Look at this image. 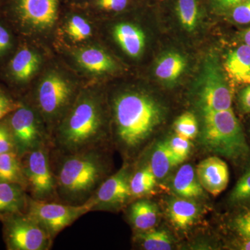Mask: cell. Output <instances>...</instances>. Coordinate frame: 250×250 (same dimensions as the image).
Returning <instances> with one entry per match:
<instances>
[{
	"label": "cell",
	"mask_w": 250,
	"mask_h": 250,
	"mask_svg": "<svg viewBox=\"0 0 250 250\" xmlns=\"http://www.w3.org/2000/svg\"><path fill=\"white\" fill-rule=\"evenodd\" d=\"M25 212L54 240L62 230L90 213V210L86 204L71 205L59 201H41L29 197Z\"/></svg>",
	"instance_id": "11"
},
{
	"label": "cell",
	"mask_w": 250,
	"mask_h": 250,
	"mask_svg": "<svg viewBox=\"0 0 250 250\" xmlns=\"http://www.w3.org/2000/svg\"><path fill=\"white\" fill-rule=\"evenodd\" d=\"M233 227L242 237L250 238V210L238 215L233 220Z\"/></svg>",
	"instance_id": "38"
},
{
	"label": "cell",
	"mask_w": 250,
	"mask_h": 250,
	"mask_svg": "<svg viewBox=\"0 0 250 250\" xmlns=\"http://www.w3.org/2000/svg\"><path fill=\"white\" fill-rule=\"evenodd\" d=\"M229 14L230 19L233 22L239 24H248L250 23V0L237 5L230 9Z\"/></svg>",
	"instance_id": "35"
},
{
	"label": "cell",
	"mask_w": 250,
	"mask_h": 250,
	"mask_svg": "<svg viewBox=\"0 0 250 250\" xmlns=\"http://www.w3.org/2000/svg\"><path fill=\"white\" fill-rule=\"evenodd\" d=\"M16 48V38L12 28L0 18V62H6Z\"/></svg>",
	"instance_id": "30"
},
{
	"label": "cell",
	"mask_w": 250,
	"mask_h": 250,
	"mask_svg": "<svg viewBox=\"0 0 250 250\" xmlns=\"http://www.w3.org/2000/svg\"><path fill=\"white\" fill-rule=\"evenodd\" d=\"M40 74L27 99L42 117L51 136L83 84L57 65L47 67Z\"/></svg>",
	"instance_id": "4"
},
{
	"label": "cell",
	"mask_w": 250,
	"mask_h": 250,
	"mask_svg": "<svg viewBox=\"0 0 250 250\" xmlns=\"http://www.w3.org/2000/svg\"><path fill=\"white\" fill-rule=\"evenodd\" d=\"M224 69L233 83L250 85V46L244 44L231 51L224 62Z\"/></svg>",
	"instance_id": "18"
},
{
	"label": "cell",
	"mask_w": 250,
	"mask_h": 250,
	"mask_svg": "<svg viewBox=\"0 0 250 250\" xmlns=\"http://www.w3.org/2000/svg\"><path fill=\"white\" fill-rule=\"evenodd\" d=\"M111 143L107 100L95 82L83 85L51 134V149L70 154Z\"/></svg>",
	"instance_id": "1"
},
{
	"label": "cell",
	"mask_w": 250,
	"mask_h": 250,
	"mask_svg": "<svg viewBox=\"0 0 250 250\" xmlns=\"http://www.w3.org/2000/svg\"><path fill=\"white\" fill-rule=\"evenodd\" d=\"M154 1H156V2L164 3L166 2V1H167V0H154Z\"/></svg>",
	"instance_id": "43"
},
{
	"label": "cell",
	"mask_w": 250,
	"mask_h": 250,
	"mask_svg": "<svg viewBox=\"0 0 250 250\" xmlns=\"http://www.w3.org/2000/svg\"><path fill=\"white\" fill-rule=\"evenodd\" d=\"M139 0H93L82 7L84 8L94 18L104 15L123 14L135 7Z\"/></svg>",
	"instance_id": "29"
},
{
	"label": "cell",
	"mask_w": 250,
	"mask_h": 250,
	"mask_svg": "<svg viewBox=\"0 0 250 250\" xmlns=\"http://www.w3.org/2000/svg\"><path fill=\"white\" fill-rule=\"evenodd\" d=\"M22 100L15 98L9 91L0 86V121L19 107Z\"/></svg>",
	"instance_id": "34"
},
{
	"label": "cell",
	"mask_w": 250,
	"mask_h": 250,
	"mask_svg": "<svg viewBox=\"0 0 250 250\" xmlns=\"http://www.w3.org/2000/svg\"><path fill=\"white\" fill-rule=\"evenodd\" d=\"M133 169L130 179V188L133 200L145 198L153 192L157 179L153 173L149 164L138 166Z\"/></svg>",
	"instance_id": "27"
},
{
	"label": "cell",
	"mask_w": 250,
	"mask_h": 250,
	"mask_svg": "<svg viewBox=\"0 0 250 250\" xmlns=\"http://www.w3.org/2000/svg\"><path fill=\"white\" fill-rule=\"evenodd\" d=\"M172 6L182 27L188 31L195 30L201 15V0H173Z\"/></svg>",
	"instance_id": "28"
},
{
	"label": "cell",
	"mask_w": 250,
	"mask_h": 250,
	"mask_svg": "<svg viewBox=\"0 0 250 250\" xmlns=\"http://www.w3.org/2000/svg\"><path fill=\"white\" fill-rule=\"evenodd\" d=\"M247 0H208L210 10L218 14H226L230 9Z\"/></svg>",
	"instance_id": "37"
},
{
	"label": "cell",
	"mask_w": 250,
	"mask_h": 250,
	"mask_svg": "<svg viewBox=\"0 0 250 250\" xmlns=\"http://www.w3.org/2000/svg\"><path fill=\"white\" fill-rule=\"evenodd\" d=\"M133 167L125 161L116 173L108 176L86 202L90 212H117L133 201L130 179Z\"/></svg>",
	"instance_id": "12"
},
{
	"label": "cell",
	"mask_w": 250,
	"mask_h": 250,
	"mask_svg": "<svg viewBox=\"0 0 250 250\" xmlns=\"http://www.w3.org/2000/svg\"><path fill=\"white\" fill-rule=\"evenodd\" d=\"M127 218L136 231L151 229L159 220L157 206L147 199H136L128 205Z\"/></svg>",
	"instance_id": "19"
},
{
	"label": "cell",
	"mask_w": 250,
	"mask_h": 250,
	"mask_svg": "<svg viewBox=\"0 0 250 250\" xmlns=\"http://www.w3.org/2000/svg\"><path fill=\"white\" fill-rule=\"evenodd\" d=\"M5 1H6V0H0V6L3 4V3H4Z\"/></svg>",
	"instance_id": "44"
},
{
	"label": "cell",
	"mask_w": 250,
	"mask_h": 250,
	"mask_svg": "<svg viewBox=\"0 0 250 250\" xmlns=\"http://www.w3.org/2000/svg\"><path fill=\"white\" fill-rule=\"evenodd\" d=\"M20 157L42 146H50L51 136L37 110L29 100L22 99L19 107L4 118Z\"/></svg>",
	"instance_id": "7"
},
{
	"label": "cell",
	"mask_w": 250,
	"mask_h": 250,
	"mask_svg": "<svg viewBox=\"0 0 250 250\" xmlns=\"http://www.w3.org/2000/svg\"><path fill=\"white\" fill-rule=\"evenodd\" d=\"M50 146H42L21 158L26 190L31 198L58 201L55 177L50 160Z\"/></svg>",
	"instance_id": "8"
},
{
	"label": "cell",
	"mask_w": 250,
	"mask_h": 250,
	"mask_svg": "<svg viewBox=\"0 0 250 250\" xmlns=\"http://www.w3.org/2000/svg\"><path fill=\"white\" fill-rule=\"evenodd\" d=\"M196 173L202 188L213 196H218L228 187L229 171L226 163L218 156H210L197 166Z\"/></svg>",
	"instance_id": "17"
},
{
	"label": "cell",
	"mask_w": 250,
	"mask_h": 250,
	"mask_svg": "<svg viewBox=\"0 0 250 250\" xmlns=\"http://www.w3.org/2000/svg\"><path fill=\"white\" fill-rule=\"evenodd\" d=\"M167 143L179 164L183 163L191 151L192 144L190 140L176 134L170 139L167 140Z\"/></svg>",
	"instance_id": "33"
},
{
	"label": "cell",
	"mask_w": 250,
	"mask_h": 250,
	"mask_svg": "<svg viewBox=\"0 0 250 250\" xmlns=\"http://www.w3.org/2000/svg\"><path fill=\"white\" fill-rule=\"evenodd\" d=\"M229 199L232 203H241L250 200V167L238 179Z\"/></svg>",
	"instance_id": "32"
},
{
	"label": "cell",
	"mask_w": 250,
	"mask_h": 250,
	"mask_svg": "<svg viewBox=\"0 0 250 250\" xmlns=\"http://www.w3.org/2000/svg\"><path fill=\"white\" fill-rule=\"evenodd\" d=\"M106 100L111 142L128 162L162 123L164 108L149 94L135 88L120 90Z\"/></svg>",
	"instance_id": "2"
},
{
	"label": "cell",
	"mask_w": 250,
	"mask_h": 250,
	"mask_svg": "<svg viewBox=\"0 0 250 250\" xmlns=\"http://www.w3.org/2000/svg\"><path fill=\"white\" fill-rule=\"evenodd\" d=\"M0 182L19 184L26 189L27 184L23 172L22 161L17 153L10 152L0 154Z\"/></svg>",
	"instance_id": "25"
},
{
	"label": "cell",
	"mask_w": 250,
	"mask_h": 250,
	"mask_svg": "<svg viewBox=\"0 0 250 250\" xmlns=\"http://www.w3.org/2000/svg\"><path fill=\"white\" fill-rule=\"evenodd\" d=\"M239 105L242 111L250 113V85L246 87L239 95Z\"/></svg>",
	"instance_id": "39"
},
{
	"label": "cell",
	"mask_w": 250,
	"mask_h": 250,
	"mask_svg": "<svg viewBox=\"0 0 250 250\" xmlns=\"http://www.w3.org/2000/svg\"><path fill=\"white\" fill-rule=\"evenodd\" d=\"M243 40L245 44L250 46V28L243 33Z\"/></svg>",
	"instance_id": "42"
},
{
	"label": "cell",
	"mask_w": 250,
	"mask_h": 250,
	"mask_svg": "<svg viewBox=\"0 0 250 250\" xmlns=\"http://www.w3.org/2000/svg\"><path fill=\"white\" fill-rule=\"evenodd\" d=\"M134 242L136 246L146 250H169L173 246V238L168 231L154 228L144 231H136Z\"/></svg>",
	"instance_id": "26"
},
{
	"label": "cell",
	"mask_w": 250,
	"mask_h": 250,
	"mask_svg": "<svg viewBox=\"0 0 250 250\" xmlns=\"http://www.w3.org/2000/svg\"><path fill=\"white\" fill-rule=\"evenodd\" d=\"M174 129L176 134L192 140L198 134V123L192 113L187 112L177 118L174 123Z\"/></svg>",
	"instance_id": "31"
},
{
	"label": "cell",
	"mask_w": 250,
	"mask_h": 250,
	"mask_svg": "<svg viewBox=\"0 0 250 250\" xmlns=\"http://www.w3.org/2000/svg\"><path fill=\"white\" fill-rule=\"evenodd\" d=\"M29 198L27 190L22 186L0 182V218L25 212Z\"/></svg>",
	"instance_id": "21"
},
{
	"label": "cell",
	"mask_w": 250,
	"mask_h": 250,
	"mask_svg": "<svg viewBox=\"0 0 250 250\" xmlns=\"http://www.w3.org/2000/svg\"><path fill=\"white\" fill-rule=\"evenodd\" d=\"M15 152L14 140L5 119L0 121V154Z\"/></svg>",
	"instance_id": "36"
},
{
	"label": "cell",
	"mask_w": 250,
	"mask_h": 250,
	"mask_svg": "<svg viewBox=\"0 0 250 250\" xmlns=\"http://www.w3.org/2000/svg\"><path fill=\"white\" fill-rule=\"evenodd\" d=\"M187 64V60L182 54L174 52H167L158 59L154 73L162 82L172 83L183 74Z\"/></svg>",
	"instance_id": "23"
},
{
	"label": "cell",
	"mask_w": 250,
	"mask_h": 250,
	"mask_svg": "<svg viewBox=\"0 0 250 250\" xmlns=\"http://www.w3.org/2000/svg\"><path fill=\"white\" fill-rule=\"evenodd\" d=\"M59 22L62 37L75 47L91 42L95 36V18L82 6L66 3Z\"/></svg>",
	"instance_id": "15"
},
{
	"label": "cell",
	"mask_w": 250,
	"mask_h": 250,
	"mask_svg": "<svg viewBox=\"0 0 250 250\" xmlns=\"http://www.w3.org/2000/svg\"><path fill=\"white\" fill-rule=\"evenodd\" d=\"M196 90L197 103L201 111L231 108V89L215 54H208L205 59Z\"/></svg>",
	"instance_id": "9"
},
{
	"label": "cell",
	"mask_w": 250,
	"mask_h": 250,
	"mask_svg": "<svg viewBox=\"0 0 250 250\" xmlns=\"http://www.w3.org/2000/svg\"><path fill=\"white\" fill-rule=\"evenodd\" d=\"M111 35L115 43L126 57L138 59L143 55L146 36L138 24L131 21H118L112 27Z\"/></svg>",
	"instance_id": "16"
},
{
	"label": "cell",
	"mask_w": 250,
	"mask_h": 250,
	"mask_svg": "<svg viewBox=\"0 0 250 250\" xmlns=\"http://www.w3.org/2000/svg\"><path fill=\"white\" fill-rule=\"evenodd\" d=\"M238 247L240 250H250V238L243 237Z\"/></svg>",
	"instance_id": "40"
},
{
	"label": "cell",
	"mask_w": 250,
	"mask_h": 250,
	"mask_svg": "<svg viewBox=\"0 0 250 250\" xmlns=\"http://www.w3.org/2000/svg\"><path fill=\"white\" fill-rule=\"evenodd\" d=\"M93 0H66L67 4L75 5V6H84Z\"/></svg>",
	"instance_id": "41"
},
{
	"label": "cell",
	"mask_w": 250,
	"mask_h": 250,
	"mask_svg": "<svg viewBox=\"0 0 250 250\" xmlns=\"http://www.w3.org/2000/svg\"><path fill=\"white\" fill-rule=\"evenodd\" d=\"M201 112L200 141L207 150L233 160L248 155L250 149L246 136L231 108Z\"/></svg>",
	"instance_id": "6"
},
{
	"label": "cell",
	"mask_w": 250,
	"mask_h": 250,
	"mask_svg": "<svg viewBox=\"0 0 250 250\" xmlns=\"http://www.w3.org/2000/svg\"><path fill=\"white\" fill-rule=\"evenodd\" d=\"M70 58L77 72L94 80L110 76L119 70L118 62L111 54L92 42L73 47Z\"/></svg>",
	"instance_id": "14"
},
{
	"label": "cell",
	"mask_w": 250,
	"mask_h": 250,
	"mask_svg": "<svg viewBox=\"0 0 250 250\" xmlns=\"http://www.w3.org/2000/svg\"><path fill=\"white\" fill-rule=\"evenodd\" d=\"M43 62L42 54L36 47L24 44L6 61L3 75L10 85L23 89L40 74Z\"/></svg>",
	"instance_id": "13"
},
{
	"label": "cell",
	"mask_w": 250,
	"mask_h": 250,
	"mask_svg": "<svg viewBox=\"0 0 250 250\" xmlns=\"http://www.w3.org/2000/svg\"><path fill=\"white\" fill-rule=\"evenodd\" d=\"M167 215L171 223L178 229H187L198 219L200 208L191 199L177 197L167 204Z\"/></svg>",
	"instance_id": "20"
},
{
	"label": "cell",
	"mask_w": 250,
	"mask_h": 250,
	"mask_svg": "<svg viewBox=\"0 0 250 250\" xmlns=\"http://www.w3.org/2000/svg\"><path fill=\"white\" fill-rule=\"evenodd\" d=\"M66 0H6L0 16L26 37L49 35L60 21Z\"/></svg>",
	"instance_id": "5"
},
{
	"label": "cell",
	"mask_w": 250,
	"mask_h": 250,
	"mask_svg": "<svg viewBox=\"0 0 250 250\" xmlns=\"http://www.w3.org/2000/svg\"><path fill=\"white\" fill-rule=\"evenodd\" d=\"M179 163L167 141H161L153 149L149 167L157 180L165 178Z\"/></svg>",
	"instance_id": "24"
},
{
	"label": "cell",
	"mask_w": 250,
	"mask_h": 250,
	"mask_svg": "<svg viewBox=\"0 0 250 250\" xmlns=\"http://www.w3.org/2000/svg\"><path fill=\"white\" fill-rule=\"evenodd\" d=\"M172 188L179 197L191 200L201 197L205 192L196 170L190 164L182 166L176 172L172 179Z\"/></svg>",
	"instance_id": "22"
},
{
	"label": "cell",
	"mask_w": 250,
	"mask_h": 250,
	"mask_svg": "<svg viewBox=\"0 0 250 250\" xmlns=\"http://www.w3.org/2000/svg\"><path fill=\"white\" fill-rule=\"evenodd\" d=\"M3 236L9 250H49L54 240L26 212L0 218Z\"/></svg>",
	"instance_id": "10"
},
{
	"label": "cell",
	"mask_w": 250,
	"mask_h": 250,
	"mask_svg": "<svg viewBox=\"0 0 250 250\" xmlns=\"http://www.w3.org/2000/svg\"><path fill=\"white\" fill-rule=\"evenodd\" d=\"M106 147L63 154L51 149L58 201L85 205L108 176L110 163Z\"/></svg>",
	"instance_id": "3"
}]
</instances>
